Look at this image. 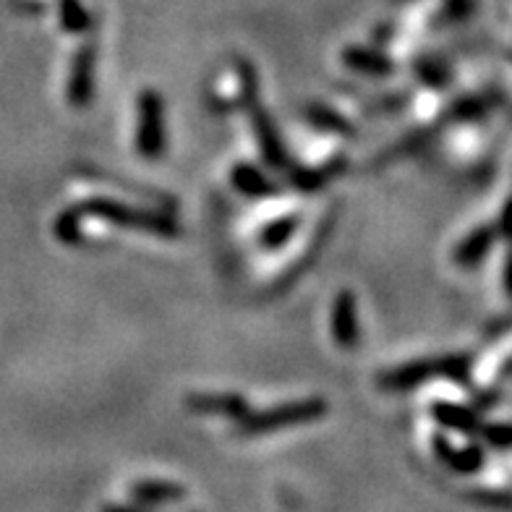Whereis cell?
Returning <instances> with one entry per match:
<instances>
[{"mask_svg": "<svg viewBox=\"0 0 512 512\" xmlns=\"http://www.w3.org/2000/svg\"><path fill=\"white\" fill-rule=\"evenodd\" d=\"M473 356L468 353H445V356L416 358L408 364L379 374V387L387 392H408L429 379H447L455 384H471Z\"/></svg>", "mask_w": 512, "mask_h": 512, "instance_id": "cell-1", "label": "cell"}, {"mask_svg": "<svg viewBox=\"0 0 512 512\" xmlns=\"http://www.w3.org/2000/svg\"><path fill=\"white\" fill-rule=\"evenodd\" d=\"M81 215L95 217L102 223L113 225V228L136 230V233H147L157 238H176L181 236V225L173 217L155 212V209L134 207V204L108 199V196H95V199H84L79 204Z\"/></svg>", "mask_w": 512, "mask_h": 512, "instance_id": "cell-2", "label": "cell"}, {"mask_svg": "<svg viewBox=\"0 0 512 512\" xmlns=\"http://www.w3.org/2000/svg\"><path fill=\"white\" fill-rule=\"evenodd\" d=\"M330 411V403L324 398H298L285 400L264 411H249L241 421H236L238 437H264V434H275L280 429H290V426H304L322 421Z\"/></svg>", "mask_w": 512, "mask_h": 512, "instance_id": "cell-3", "label": "cell"}, {"mask_svg": "<svg viewBox=\"0 0 512 512\" xmlns=\"http://www.w3.org/2000/svg\"><path fill=\"white\" fill-rule=\"evenodd\" d=\"M136 152L144 160H160L168 147V126H165V100L157 89H144L136 100Z\"/></svg>", "mask_w": 512, "mask_h": 512, "instance_id": "cell-4", "label": "cell"}, {"mask_svg": "<svg viewBox=\"0 0 512 512\" xmlns=\"http://www.w3.org/2000/svg\"><path fill=\"white\" fill-rule=\"evenodd\" d=\"M243 108H246V113H249V123H251V131H254L256 147H259V152H262V160L267 162V168L285 173V170H288L296 160H293L288 149H285L270 110L264 108L259 95L243 100Z\"/></svg>", "mask_w": 512, "mask_h": 512, "instance_id": "cell-5", "label": "cell"}, {"mask_svg": "<svg viewBox=\"0 0 512 512\" xmlns=\"http://www.w3.org/2000/svg\"><path fill=\"white\" fill-rule=\"evenodd\" d=\"M97 45L95 42H84L79 45L68 66V81H66V100L71 108H89L95 100L97 89Z\"/></svg>", "mask_w": 512, "mask_h": 512, "instance_id": "cell-6", "label": "cell"}, {"mask_svg": "<svg viewBox=\"0 0 512 512\" xmlns=\"http://www.w3.org/2000/svg\"><path fill=\"white\" fill-rule=\"evenodd\" d=\"M505 209H502V215H499L497 223H484L479 225V228H473L468 236L460 238V243L455 246V251H452V259H455V264L458 267H463V270H473V267H479L481 262L486 259V254L494 249V243L502 238V233H505Z\"/></svg>", "mask_w": 512, "mask_h": 512, "instance_id": "cell-7", "label": "cell"}, {"mask_svg": "<svg viewBox=\"0 0 512 512\" xmlns=\"http://www.w3.org/2000/svg\"><path fill=\"white\" fill-rule=\"evenodd\" d=\"M183 403L196 416H217L228 421H241L251 411L249 400L238 392H191Z\"/></svg>", "mask_w": 512, "mask_h": 512, "instance_id": "cell-8", "label": "cell"}, {"mask_svg": "<svg viewBox=\"0 0 512 512\" xmlns=\"http://www.w3.org/2000/svg\"><path fill=\"white\" fill-rule=\"evenodd\" d=\"M429 416L442 432H458L465 437H479V429L484 424L481 411H476L473 405L452 403V400H434L429 405Z\"/></svg>", "mask_w": 512, "mask_h": 512, "instance_id": "cell-9", "label": "cell"}, {"mask_svg": "<svg viewBox=\"0 0 512 512\" xmlns=\"http://www.w3.org/2000/svg\"><path fill=\"white\" fill-rule=\"evenodd\" d=\"M332 340H335L340 348L351 351L356 348L358 337H361V327H358V301L353 290H340L335 296V304H332Z\"/></svg>", "mask_w": 512, "mask_h": 512, "instance_id": "cell-10", "label": "cell"}, {"mask_svg": "<svg viewBox=\"0 0 512 512\" xmlns=\"http://www.w3.org/2000/svg\"><path fill=\"white\" fill-rule=\"evenodd\" d=\"M128 494L134 502L147 507H165V505H178L186 499V486L176 484L168 479H139L128 486Z\"/></svg>", "mask_w": 512, "mask_h": 512, "instance_id": "cell-11", "label": "cell"}, {"mask_svg": "<svg viewBox=\"0 0 512 512\" xmlns=\"http://www.w3.org/2000/svg\"><path fill=\"white\" fill-rule=\"evenodd\" d=\"M230 183L238 194L249 196V199H267L280 191L277 181L267 176V170H262L254 162H236L230 170Z\"/></svg>", "mask_w": 512, "mask_h": 512, "instance_id": "cell-12", "label": "cell"}, {"mask_svg": "<svg viewBox=\"0 0 512 512\" xmlns=\"http://www.w3.org/2000/svg\"><path fill=\"white\" fill-rule=\"evenodd\" d=\"M340 61L351 68V71L364 76H392L395 68H398L390 55H384L377 48H366V45H348L340 53Z\"/></svg>", "mask_w": 512, "mask_h": 512, "instance_id": "cell-13", "label": "cell"}, {"mask_svg": "<svg viewBox=\"0 0 512 512\" xmlns=\"http://www.w3.org/2000/svg\"><path fill=\"white\" fill-rule=\"evenodd\" d=\"M298 230V215H283L275 217L272 223L264 225L259 230V246L264 251H280L290 238L296 236Z\"/></svg>", "mask_w": 512, "mask_h": 512, "instance_id": "cell-14", "label": "cell"}, {"mask_svg": "<svg viewBox=\"0 0 512 512\" xmlns=\"http://www.w3.org/2000/svg\"><path fill=\"white\" fill-rule=\"evenodd\" d=\"M306 121L311 123L314 128H319V131H327V134H353V123L345 118V115H340L337 110L327 108V105H317V102H311V105H306L304 110Z\"/></svg>", "mask_w": 512, "mask_h": 512, "instance_id": "cell-15", "label": "cell"}, {"mask_svg": "<svg viewBox=\"0 0 512 512\" xmlns=\"http://www.w3.org/2000/svg\"><path fill=\"white\" fill-rule=\"evenodd\" d=\"M486 465V447L481 442H465V445H455V452H452L450 468L452 473H458V476H473V473H479L481 468Z\"/></svg>", "mask_w": 512, "mask_h": 512, "instance_id": "cell-16", "label": "cell"}, {"mask_svg": "<svg viewBox=\"0 0 512 512\" xmlns=\"http://www.w3.org/2000/svg\"><path fill=\"white\" fill-rule=\"evenodd\" d=\"M81 220H84V215H81L79 204H76V207L63 209L61 215L55 217V223H53L55 238H58L61 243H66V246H79V243L84 241Z\"/></svg>", "mask_w": 512, "mask_h": 512, "instance_id": "cell-17", "label": "cell"}, {"mask_svg": "<svg viewBox=\"0 0 512 512\" xmlns=\"http://www.w3.org/2000/svg\"><path fill=\"white\" fill-rule=\"evenodd\" d=\"M285 176H288V183L293 186V189L311 194V191H319L324 183H327V178H330V170L309 168V165H298V162H293V165L285 170Z\"/></svg>", "mask_w": 512, "mask_h": 512, "instance_id": "cell-18", "label": "cell"}, {"mask_svg": "<svg viewBox=\"0 0 512 512\" xmlns=\"http://www.w3.org/2000/svg\"><path fill=\"white\" fill-rule=\"evenodd\" d=\"M58 16H61V27L68 34H84L92 27V16L81 0H58Z\"/></svg>", "mask_w": 512, "mask_h": 512, "instance_id": "cell-19", "label": "cell"}, {"mask_svg": "<svg viewBox=\"0 0 512 512\" xmlns=\"http://www.w3.org/2000/svg\"><path fill=\"white\" fill-rule=\"evenodd\" d=\"M416 74L421 84H426V87H432V89L445 87V84H450L452 79L447 63L439 61V58H424V61H418Z\"/></svg>", "mask_w": 512, "mask_h": 512, "instance_id": "cell-20", "label": "cell"}, {"mask_svg": "<svg viewBox=\"0 0 512 512\" xmlns=\"http://www.w3.org/2000/svg\"><path fill=\"white\" fill-rule=\"evenodd\" d=\"M481 445L492 447V450L505 452L510 447V424L507 421H492V424H481L479 429Z\"/></svg>", "mask_w": 512, "mask_h": 512, "instance_id": "cell-21", "label": "cell"}, {"mask_svg": "<svg viewBox=\"0 0 512 512\" xmlns=\"http://www.w3.org/2000/svg\"><path fill=\"white\" fill-rule=\"evenodd\" d=\"M489 105L492 102L486 100V97L481 95H473V97H463V100L452 108V118L455 121H479V118H484V113L489 110Z\"/></svg>", "mask_w": 512, "mask_h": 512, "instance_id": "cell-22", "label": "cell"}, {"mask_svg": "<svg viewBox=\"0 0 512 512\" xmlns=\"http://www.w3.org/2000/svg\"><path fill=\"white\" fill-rule=\"evenodd\" d=\"M432 452H434V458L439 460V463L445 465H450V460H452V452H455V442H452L450 439V434L447 432H437L432 437Z\"/></svg>", "mask_w": 512, "mask_h": 512, "instance_id": "cell-23", "label": "cell"}, {"mask_svg": "<svg viewBox=\"0 0 512 512\" xmlns=\"http://www.w3.org/2000/svg\"><path fill=\"white\" fill-rule=\"evenodd\" d=\"M471 494L473 502H481V505H492L499 510H507L510 507V494L507 492H489V489H473Z\"/></svg>", "mask_w": 512, "mask_h": 512, "instance_id": "cell-24", "label": "cell"}, {"mask_svg": "<svg viewBox=\"0 0 512 512\" xmlns=\"http://www.w3.org/2000/svg\"><path fill=\"white\" fill-rule=\"evenodd\" d=\"M100 512H157L155 507L139 505V502H108V505H102Z\"/></svg>", "mask_w": 512, "mask_h": 512, "instance_id": "cell-25", "label": "cell"}]
</instances>
